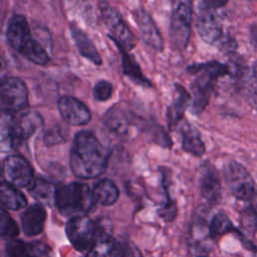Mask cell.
I'll list each match as a JSON object with an SVG mask.
<instances>
[{"instance_id":"1","label":"cell","mask_w":257,"mask_h":257,"mask_svg":"<svg viewBox=\"0 0 257 257\" xmlns=\"http://www.w3.org/2000/svg\"><path fill=\"white\" fill-rule=\"evenodd\" d=\"M108 149L91 132L82 131L75 135L70 150L69 165L72 173L81 179H93L106 169Z\"/></svg>"},{"instance_id":"2","label":"cell","mask_w":257,"mask_h":257,"mask_svg":"<svg viewBox=\"0 0 257 257\" xmlns=\"http://www.w3.org/2000/svg\"><path fill=\"white\" fill-rule=\"evenodd\" d=\"M6 38L8 44L29 61L44 65L48 62L49 56L43 46L35 40L23 15H13L7 25Z\"/></svg>"},{"instance_id":"3","label":"cell","mask_w":257,"mask_h":257,"mask_svg":"<svg viewBox=\"0 0 257 257\" xmlns=\"http://www.w3.org/2000/svg\"><path fill=\"white\" fill-rule=\"evenodd\" d=\"M187 70L189 73L196 75L191 85V109L194 113H199L207 106L216 80L218 77L227 74L229 68L217 61H210L206 63H194L190 65Z\"/></svg>"},{"instance_id":"4","label":"cell","mask_w":257,"mask_h":257,"mask_svg":"<svg viewBox=\"0 0 257 257\" xmlns=\"http://www.w3.org/2000/svg\"><path fill=\"white\" fill-rule=\"evenodd\" d=\"M54 204L62 216H85L95 204L92 191L86 184L73 182L57 187Z\"/></svg>"},{"instance_id":"5","label":"cell","mask_w":257,"mask_h":257,"mask_svg":"<svg viewBox=\"0 0 257 257\" xmlns=\"http://www.w3.org/2000/svg\"><path fill=\"white\" fill-rule=\"evenodd\" d=\"M226 1H203L199 3L196 27L200 37L209 44H217L223 36V27L216 9Z\"/></svg>"},{"instance_id":"6","label":"cell","mask_w":257,"mask_h":257,"mask_svg":"<svg viewBox=\"0 0 257 257\" xmlns=\"http://www.w3.org/2000/svg\"><path fill=\"white\" fill-rule=\"evenodd\" d=\"M224 177L232 195L241 201L257 197V185L249 172L239 163L231 161L224 167Z\"/></svg>"},{"instance_id":"7","label":"cell","mask_w":257,"mask_h":257,"mask_svg":"<svg viewBox=\"0 0 257 257\" xmlns=\"http://www.w3.org/2000/svg\"><path fill=\"white\" fill-rule=\"evenodd\" d=\"M98 8L102 21L111 34L110 39L121 45L125 50H132L136 46V37L119 12L104 1L98 2Z\"/></svg>"},{"instance_id":"8","label":"cell","mask_w":257,"mask_h":257,"mask_svg":"<svg viewBox=\"0 0 257 257\" xmlns=\"http://www.w3.org/2000/svg\"><path fill=\"white\" fill-rule=\"evenodd\" d=\"M193 8L191 1H178L173 8L170 22V36L176 47H187L191 35Z\"/></svg>"},{"instance_id":"9","label":"cell","mask_w":257,"mask_h":257,"mask_svg":"<svg viewBox=\"0 0 257 257\" xmlns=\"http://www.w3.org/2000/svg\"><path fill=\"white\" fill-rule=\"evenodd\" d=\"M1 112L15 113L27 107L28 90L25 83L18 77L7 76L0 84Z\"/></svg>"},{"instance_id":"10","label":"cell","mask_w":257,"mask_h":257,"mask_svg":"<svg viewBox=\"0 0 257 257\" xmlns=\"http://www.w3.org/2000/svg\"><path fill=\"white\" fill-rule=\"evenodd\" d=\"M67 239L73 248L79 252L88 251L94 242L98 229L96 224L86 216L70 218L65 226Z\"/></svg>"},{"instance_id":"11","label":"cell","mask_w":257,"mask_h":257,"mask_svg":"<svg viewBox=\"0 0 257 257\" xmlns=\"http://www.w3.org/2000/svg\"><path fill=\"white\" fill-rule=\"evenodd\" d=\"M3 173L9 184L14 187H27L32 184L33 169L21 156L11 155L3 162Z\"/></svg>"},{"instance_id":"12","label":"cell","mask_w":257,"mask_h":257,"mask_svg":"<svg viewBox=\"0 0 257 257\" xmlns=\"http://www.w3.org/2000/svg\"><path fill=\"white\" fill-rule=\"evenodd\" d=\"M57 106L63 120L70 125H84L91 119V113L87 106L73 96H61Z\"/></svg>"},{"instance_id":"13","label":"cell","mask_w":257,"mask_h":257,"mask_svg":"<svg viewBox=\"0 0 257 257\" xmlns=\"http://www.w3.org/2000/svg\"><path fill=\"white\" fill-rule=\"evenodd\" d=\"M135 18L138 22L143 41L152 49L162 51L164 48V40L150 13L143 8H139L135 13Z\"/></svg>"},{"instance_id":"14","label":"cell","mask_w":257,"mask_h":257,"mask_svg":"<svg viewBox=\"0 0 257 257\" xmlns=\"http://www.w3.org/2000/svg\"><path fill=\"white\" fill-rule=\"evenodd\" d=\"M200 191L202 197L211 205L217 204L221 199V182L219 175L210 164H206L201 169Z\"/></svg>"},{"instance_id":"15","label":"cell","mask_w":257,"mask_h":257,"mask_svg":"<svg viewBox=\"0 0 257 257\" xmlns=\"http://www.w3.org/2000/svg\"><path fill=\"white\" fill-rule=\"evenodd\" d=\"M20 221L22 230L26 236L39 235L44 229L46 210L41 204H33L21 214Z\"/></svg>"},{"instance_id":"16","label":"cell","mask_w":257,"mask_h":257,"mask_svg":"<svg viewBox=\"0 0 257 257\" xmlns=\"http://www.w3.org/2000/svg\"><path fill=\"white\" fill-rule=\"evenodd\" d=\"M192 105V95L181 84H175V95L168 108V124L173 130L183 118L185 110Z\"/></svg>"},{"instance_id":"17","label":"cell","mask_w":257,"mask_h":257,"mask_svg":"<svg viewBox=\"0 0 257 257\" xmlns=\"http://www.w3.org/2000/svg\"><path fill=\"white\" fill-rule=\"evenodd\" d=\"M0 145L2 152H9L21 144L16 131V116L14 113L1 112Z\"/></svg>"},{"instance_id":"18","label":"cell","mask_w":257,"mask_h":257,"mask_svg":"<svg viewBox=\"0 0 257 257\" xmlns=\"http://www.w3.org/2000/svg\"><path fill=\"white\" fill-rule=\"evenodd\" d=\"M70 32L79 53L93 64L100 65L102 62L100 54L86 33L74 23L70 24Z\"/></svg>"},{"instance_id":"19","label":"cell","mask_w":257,"mask_h":257,"mask_svg":"<svg viewBox=\"0 0 257 257\" xmlns=\"http://www.w3.org/2000/svg\"><path fill=\"white\" fill-rule=\"evenodd\" d=\"M118 240L105 231L98 230L96 238L86 253V257H116Z\"/></svg>"},{"instance_id":"20","label":"cell","mask_w":257,"mask_h":257,"mask_svg":"<svg viewBox=\"0 0 257 257\" xmlns=\"http://www.w3.org/2000/svg\"><path fill=\"white\" fill-rule=\"evenodd\" d=\"M182 149L196 157H201L205 153V145L198 130L191 123L185 121L180 126Z\"/></svg>"},{"instance_id":"21","label":"cell","mask_w":257,"mask_h":257,"mask_svg":"<svg viewBox=\"0 0 257 257\" xmlns=\"http://www.w3.org/2000/svg\"><path fill=\"white\" fill-rule=\"evenodd\" d=\"M42 124V116L37 111H27L16 117V130L20 142L29 139Z\"/></svg>"},{"instance_id":"22","label":"cell","mask_w":257,"mask_h":257,"mask_svg":"<svg viewBox=\"0 0 257 257\" xmlns=\"http://www.w3.org/2000/svg\"><path fill=\"white\" fill-rule=\"evenodd\" d=\"M118 47L121 53V68L124 75H126L132 81L143 85V86H151V82L146 76L143 74L138 62L136 59L125 50L121 45L114 42Z\"/></svg>"},{"instance_id":"23","label":"cell","mask_w":257,"mask_h":257,"mask_svg":"<svg viewBox=\"0 0 257 257\" xmlns=\"http://www.w3.org/2000/svg\"><path fill=\"white\" fill-rule=\"evenodd\" d=\"M92 195L96 204L101 206H111L117 201L119 191L112 181L102 179L95 183L92 189Z\"/></svg>"},{"instance_id":"24","label":"cell","mask_w":257,"mask_h":257,"mask_svg":"<svg viewBox=\"0 0 257 257\" xmlns=\"http://www.w3.org/2000/svg\"><path fill=\"white\" fill-rule=\"evenodd\" d=\"M104 125L112 133L118 136L126 135L128 131V115L117 104L111 107L103 117Z\"/></svg>"},{"instance_id":"25","label":"cell","mask_w":257,"mask_h":257,"mask_svg":"<svg viewBox=\"0 0 257 257\" xmlns=\"http://www.w3.org/2000/svg\"><path fill=\"white\" fill-rule=\"evenodd\" d=\"M0 199L3 208L9 210H19L27 205L26 197L8 182H2L0 189Z\"/></svg>"},{"instance_id":"26","label":"cell","mask_w":257,"mask_h":257,"mask_svg":"<svg viewBox=\"0 0 257 257\" xmlns=\"http://www.w3.org/2000/svg\"><path fill=\"white\" fill-rule=\"evenodd\" d=\"M56 189L57 187H55L51 182L43 178H37L32 182L28 191L35 199L48 204L51 201H54Z\"/></svg>"},{"instance_id":"27","label":"cell","mask_w":257,"mask_h":257,"mask_svg":"<svg viewBox=\"0 0 257 257\" xmlns=\"http://www.w3.org/2000/svg\"><path fill=\"white\" fill-rule=\"evenodd\" d=\"M68 137V128L61 123H55L45 132L43 136V142L47 147H51L67 142Z\"/></svg>"},{"instance_id":"28","label":"cell","mask_w":257,"mask_h":257,"mask_svg":"<svg viewBox=\"0 0 257 257\" xmlns=\"http://www.w3.org/2000/svg\"><path fill=\"white\" fill-rule=\"evenodd\" d=\"M232 230H233V225L229 217L223 212L217 213L213 217L211 224L209 226V233H210V236L213 238L222 236Z\"/></svg>"},{"instance_id":"29","label":"cell","mask_w":257,"mask_h":257,"mask_svg":"<svg viewBox=\"0 0 257 257\" xmlns=\"http://www.w3.org/2000/svg\"><path fill=\"white\" fill-rule=\"evenodd\" d=\"M0 234L5 239H16L19 235V228L17 223L12 219L8 212L2 208L0 213Z\"/></svg>"},{"instance_id":"30","label":"cell","mask_w":257,"mask_h":257,"mask_svg":"<svg viewBox=\"0 0 257 257\" xmlns=\"http://www.w3.org/2000/svg\"><path fill=\"white\" fill-rule=\"evenodd\" d=\"M7 257H30L31 244L21 239L9 240L5 245Z\"/></svg>"},{"instance_id":"31","label":"cell","mask_w":257,"mask_h":257,"mask_svg":"<svg viewBox=\"0 0 257 257\" xmlns=\"http://www.w3.org/2000/svg\"><path fill=\"white\" fill-rule=\"evenodd\" d=\"M242 227L249 233L257 232V211L254 208H246L242 211L240 216Z\"/></svg>"},{"instance_id":"32","label":"cell","mask_w":257,"mask_h":257,"mask_svg":"<svg viewBox=\"0 0 257 257\" xmlns=\"http://www.w3.org/2000/svg\"><path fill=\"white\" fill-rule=\"evenodd\" d=\"M177 205L175 201L171 198L168 190H166V202L158 211V214L165 222H172L177 217Z\"/></svg>"},{"instance_id":"33","label":"cell","mask_w":257,"mask_h":257,"mask_svg":"<svg viewBox=\"0 0 257 257\" xmlns=\"http://www.w3.org/2000/svg\"><path fill=\"white\" fill-rule=\"evenodd\" d=\"M112 85L106 80H99L95 83L93 87V96L94 99L98 101H105L110 98L112 94Z\"/></svg>"},{"instance_id":"34","label":"cell","mask_w":257,"mask_h":257,"mask_svg":"<svg viewBox=\"0 0 257 257\" xmlns=\"http://www.w3.org/2000/svg\"><path fill=\"white\" fill-rule=\"evenodd\" d=\"M116 257H143V255L130 240H122L118 241Z\"/></svg>"},{"instance_id":"35","label":"cell","mask_w":257,"mask_h":257,"mask_svg":"<svg viewBox=\"0 0 257 257\" xmlns=\"http://www.w3.org/2000/svg\"><path fill=\"white\" fill-rule=\"evenodd\" d=\"M30 257H55L51 248L40 241H32Z\"/></svg>"},{"instance_id":"36","label":"cell","mask_w":257,"mask_h":257,"mask_svg":"<svg viewBox=\"0 0 257 257\" xmlns=\"http://www.w3.org/2000/svg\"><path fill=\"white\" fill-rule=\"evenodd\" d=\"M250 36H251V43H252V45L257 49V24H255V25H253L251 27Z\"/></svg>"},{"instance_id":"37","label":"cell","mask_w":257,"mask_h":257,"mask_svg":"<svg viewBox=\"0 0 257 257\" xmlns=\"http://www.w3.org/2000/svg\"><path fill=\"white\" fill-rule=\"evenodd\" d=\"M248 101H249L252 105H254V106L257 107V89L253 90L252 92H250V93L248 94Z\"/></svg>"},{"instance_id":"38","label":"cell","mask_w":257,"mask_h":257,"mask_svg":"<svg viewBox=\"0 0 257 257\" xmlns=\"http://www.w3.org/2000/svg\"><path fill=\"white\" fill-rule=\"evenodd\" d=\"M254 74L257 76V61H256V63L254 64Z\"/></svg>"}]
</instances>
